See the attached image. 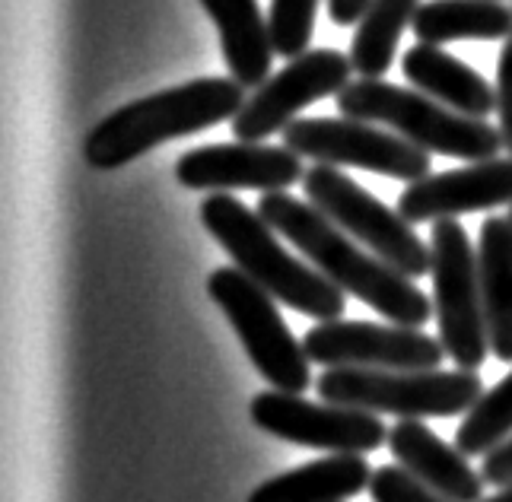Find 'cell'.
Listing matches in <instances>:
<instances>
[{
  "mask_svg": "<svg viewBox=\"0 0 512 502\" xmlns=\"http://www.w3.org/2000/svg\"><path fill=\"white\" fill-rule=\"evenodd\" d=\"M258 213L274 232L303 251L331 283L366 302L392 325L423 328L430 321L433 302L417 290L414 280L395 271L392 264H385L373 251L360 248L319 207L296 201L290 191H271L261 194Z\"/></svg>",
  "mask_w": 512,
  "mask_h": 502,
  "instance_id": "obj_1",
  "label": "cell"
},
{
  "mask_svg": "<svg viewBox=\"0 0 512 502\" xmlns=\"http://www.w3.org/2000/svg\"><path fill=\"white\" fill-rule=\"evenodd\" d=\"M245 105V86L233 77H201L163 93L144 96L102 118L83 143L86 163L99 172L128 166L166 140L188 137L236 118Z\"/></svg>",
  "mask_w": 512,
  "mask_h": 502,
  "instance_id": "obj_2",
  "label": "cell"
},
{
  "mask_svg": "<svg viewBox=\"0 0 512 502\" xmlns=\"http://www.w3.org/2000/svg\"><path fill=\"white\" fill-rule=\"evenodd\" d=\"M201 223L226 255L277 302L315 321H338L347 309V293L319 267H306L277 242L274 229L258 210H249L233 194L214 191L201 201Z\"/></svg>",
  "mask_w": 512,
  "mask_h": 502,
  "instance_id": "obj_3",
  "label": "cell"
},
{
  "mask_svg": "<svg viewBox=\"0 0 512 502\" xmlns=\"http://www.w3.org/2000/svg\"><path fill=\"white\" fill-rule=\"evenodd\" d=\"M338 112L347 118L385 124L388 131L417 143L427 153H443L468 163L493 159L503 147L500 128L484 118H471L430 99L427 93H411L385 80H353L338 93Z\"/></svg>",
  "mask_w": 512,
  "mask_h": 502,
  "instance_id": "obj_4",
  "label": "cell"
},
{
  "mask_svg": "<svg viewBox=\"0 0 512 502\" xmlns=\"http://www.w3.org/2000/svg\"><path fill=\"white\" fill-rule=\"evenodd\" d=\"M331 404L360 407L369 414H392L401 420L458 417L478 404L484 382L474 369H325L315 382Z\"/></svg>",
  "mask_w": 512,
  "mask_h": 502,
  "instance_id": "obj_5",
  "label": "cell"
},
{
  "mask_svg": "<svg viewBox=\"0 0 512 502\" xmlns=\"http://www.w3.org/2000/svg\"><path fill=\"white\" fill-rule=\"evenodd\" d=\"M303 191L312 207H319L347 236L363 242L373 255L392 264L404 277H423L433 267V251L420 242L411 223L398 210L385 207L376 194L360 188L338 166H312L303 175Z\"/></svg>",
  "mask_w": 512,
  "mask_h": 502,
  "instance_id": "obj_6",
  "label": "cell"
},
{
  "mask_svg": "<svg viewBox=\"0 0 512 502\" xmlns=\"http://www.w3.org/2000/svg\"><path fill=\"white\" fill-rule=\"evenodd\" d=\"M207 293L236 328L245 353L264 382L290 394H303L312 385V360L306 356V347L290 334L268 290H261L239 267H217L207 277Z\"/></svg>",
  "mask_w": 512,
  "mask_h": 502,
  "instance_id": "obj_7",
  "label": "cell"
},
{
  "mask_svg": "<svg viewBox=\"0 0 512 502\" xmlns=\"http://www.w3.org/2000/svg\"><path fill=\"white\" fill-rule=\"evenodd\" d=\"M430 251L439 340L458 369H478L490 353L478 251L471 248L465 226L455 220H436Z\"/></svg>",
  "mask_w": 512,
  "mask_h": 502,
  "instance_id": "obj_8",
  "label": "cell"
},
{
  "mask_svg": "<svg viewBox=\"0 0 512 502\" xmlns=\"http://www.w3.org/2000/svg\"><path fill=\"white\" fill-rule=\"evenodd\" d=\"M284 147L325 166H350L376 175L420 182L430 175V153L395 131L360 118H296L284 131Z\"/></svg>",
  "mask_w": 512,
  "mask_h": 502,
  "instance_id": "obj_9",
  "label": "cell"
},
{
  "mask_svg": "<svg viewBox=\"0 0 512 502\" xmlns=\"http://www.w3.org/2000/svg\"><path fill=\"white\" fill-rule=\"evenodd\" d=\"M252 423L290 445L334 455H369L388 442L379 414L347 404H315L290 391H261L249 404Z\"/></svg>",
  "mask_w": 512,
  "mask_h": 502,
  "instance_id": "obj_10",
  "label": "cell"
},
{
  "mask_svg": "<svg viewBox=\"0 0 512 502\" xmlns=\"http://www.w3.org/2000/svg\"><path fill=\"white\" fill-rule=\"evenodd\" d=\"M306 356L315 366L338 369H439L443 340L408 325H373V321H319L303 337Z\"/></svg>",
  "mask_w": 512,
  "mask_h": 502,
  "instance_id": "obj_11",
  "label": "cell"
},
{
  "mask_svg": "<svg viewBox=\"0 0 512 502\" xmlns=\"http://www.w3.org/2000/svg\"><path fill=\"white\" fill-rule=\"evenodd\" d=\"M350 74L353 61L334 48H315L293 58L284 70L264 80L255 89V96L245 99L239 115L233 118L236 140H264L284 131L306 105L338 96L350 83Z\"/></svg>",
  "mask_w": 512,
  "mask_h": 502,
  "instance_id": "obj_12",
  "label": "cell"
},
{
  "mask_svg": "<svg viewBox=\"0 0 512 502\" xmlns=\"http://www.w3.org/2000/svg\"><path fill=\"white\" fill-rule=\"evenodd\" d=\"M303 156L290 147H268L264 140L210 143V147L188 150L175 163V178L191 191H242L261 194L290 191L303 182Z\"/></svg>",
  "mask_w": 512,
  "mask_h": 502,
  "instance_id": "obj_13",
  "label": "cell"
},
{
  "mask_svg": "<svg viewBox=\"0 0 512 502\" xmlns=\"http://www.w3.org/2000/svg\"><path fill=\"white\" fill-rule=\"evenodd\" d=\"M512 204V156L481 159L465 169L427 175L411 182L398 197V213L408 223L455 220L462 213Z\"/></svg>",
  "mask_w": 512,
  "mask_h": 502,
  "instance_id": "obj_14",
  "label": "cell"
},
{
  "mask_svg": "<svg viewBox=\"0 0 512 502\" xmlns=\"http://www.w3.org/2000/svg\"><path fill=\"white\" fill-rule=\"evenodd\" d=\"M388 448H392L401 468H408L417 480H423L436 493H443L446 499H484V477L468 464V455L458 452V445H446L420 420H401L388 429Z\"/></svg>",
  "mask_w": 512,
  "mask_h": 502,
  "instance_id": "obj_15",
  "label": "cell"
},
{
  "mask_svg": "<svg viewBox=\"0 0 512 502\" xmlns=\"http://www.w3.org/2000/svg\"><path fill=\"white\" fill-rule=\"evenodd\" d=\"M401 70L414 83L417 93H427L430 99L449 105L455 112L471 118H487L497 112V93H493V86L478 70L458 61L439 45L417 42L401 58Z\"/></svg>",
  "mask_w": 512,
  "mask_h": 502,
  "instance_id": "obj_16",
  "label": "cell"
},
{
  "mask_svg": "<svg viewBox=\"0 0 512 502\" xmlns=\"http://www.w3.org/2000/svg\"><path fill=\"white\" fill-rule=\"evenodd\" d=\"M210 20L217 23L223 58L229 74L245 89H258L271 77V26L264 23L258 0H201Z\"/></svg>",
  "mask_w": 512,
  "mask_h": 502,
  "instance_id": "obj_17",
  "label": "cell"
},
{
  "mask_svg": "<svg viewBox=\"0 0 512 502\" xmlns=\"http://www.w3.org/2000/svg\"><path fill=\"white\" fill-rule=\"evenodd\" d=\"M373 471L363 455H328L264 480L249 502H344L369 487Z\"/></svg>",
  "mask_w": 512,
  "mask_h": 502,
  "instance_id": "obj_18",
  "label": "cell"
},
{
  "mask_svg": "<svg viewBox=\"0 0 512 502\" xmlns=\"http://www.w3.org/2000/svg\"><path fill=\"white\" fill-rule=\"evenodd\" d=\"M478 274L487 315L490 350L512 363V220L487 217L478 242Z\"/></svg>",
  "mask_w": 512,
  "mask_h": 502,
  "instance_id": "obj_19",
  "label": "cell"
},
{
  "mask_svg": "<svg viewBox=\"0 0 512 502\" xmlns=\"http://www.w3.org/2000/svg\"><path fill=\"white\" fill-rule=\"evenodd\" d=\"M411 29L423 45H449L462 39H509L512 7H506L503 0H427L414 13Z\"/></svg>",
  "mask_w": 512,
  "mask_h": 502,
  "instance_id": "obj_20",
  "label": "cell"
},
{
  "mask_svg": "<svg viewBox=\"0 0 512 502\" xmlns=\"http://www.w3.org/2000/svg\"><path fill=\"white\" fill-rule=\"evenodd\" d=\"M420 4L423 0H373L369 4L350 42V61L357 74L373 80H382V74H388L401 32L414 23Z\"/></svg>",
  "mask_w": 512,
  "mask_h": 502,
  "instance_id": "obj_21",
  "label": "cell"
},
{
  "mask_svg": "<svg viewBox=\"0 0 512 502\" xmlns=\"http://www.w3.org/2000/svg\"><path fill=\"white\" fill-rule=\"evenodd\" d=\"M512 436V372L500 385L484 391L478 404H474L462 426L455 433L458 452L471 455H487L497 445H503Z\"/></svg>",
  "mask_w": 512,
  "mask_h": 502,
  "instance_id": "obj_22",
  "label": "cell"
},
{
  "mask_svg": "<svg viewBox=\"0 0 512 502\" xmlns=\"http://www.w3.org/2000/svg\"><path fill=\"white\" fill-rule=\"evenodd\" d=\"M322 0H271L268 26L274 55H284L287 61L306 55L315 32V13Z\"/></svg>",
  "mask_w": 512,
  "mask_h": 502,
  "instance_id": "obj_23",
  "label": "cell"
},
{
  "mask_svg": "<svg viewBox=\"0 0 512 502\" xmlns=\"http://www.w3.org/2000/svg\"><path fill=\"white\" fill-rule=\"evenodd\" d=\"M369 496H373V502H452L443 493L427 487L423 480H417L408 468H401V464L376 468L373 480H369Z\"/></svg>",
  "mask_w": 512,
  "mask_h": 502,
  "instance_id": "obj_24",
  "label": "cell"
},
{
  "mask_svg": "<svg viewBox=\"0 0 512 502\" xmlns=\"http://www.w3.org/2000/svg\"><path fill=\"white\" fill-rule=\"evenodd\" d=\"M497 118H500L497 128L503 137V150L512 156V35L506 39L497 64Z\"/></svg>",
  "mask_w": 512,
  "mask_h": 502,
  "instance_id": "obj_25",
  "label": "cell"
},
{
  "mask_svg": "<svg viewBox=\"0 0 512 502\" xmlns=\"http://www.w3.org/2000/svg\"><path fill=\"white\" fill-rule=\"evenodd\" d=\"M481 477H484V483H493V487H506V483H512V436L484 455Z\"/></svg>",
  "mask_w": 512,
  "mask_h": 502,
  "instance_id": "obj_26",
  "label": "cell"
},
{
  "mask_svg": "<svg viewBox=\"0 0 512 502\" xmlns=\"http://www.w3.org/2000/svg\"><path fill=\"white\" fill-rule=\"evenodd\" d=\"M373 0H328V16L334 26H353L363 20Z\"/></svg>",
  "mask_w": 512,
  "mask_h": 502,
  "instance_id": "obj_27",
  "label": "cell"
},
{
  "mask_svg": "<svg viewBox=\"0 0 512 502\" xmlns=\"http://www.w3.org/2000/svg\"><path fill=\"white\" fill-rule=\"evenodd\" d=\"M481 502H512V483H506V487H500V493L484 496Z\"/></svg>",
  "mask_w": 512,
  "mask_h": 502,
  "instance_id": "obj_28",
  "label": "cell"
},
{
  "mask_svg": "<svg viewBox=\"0 0 512 502\" xmlns=\"http://www.w3.org/2000/svg\"><path fill=\"white\" fill-rule=\"evenodd\" d=\"M509 220H512V210H509Z\"/></svg>",
  "mask_w": 512,
  "mask_h": 502,
  "instance_id": "obj_29",
  "label": "cell"
}]
</instances>
